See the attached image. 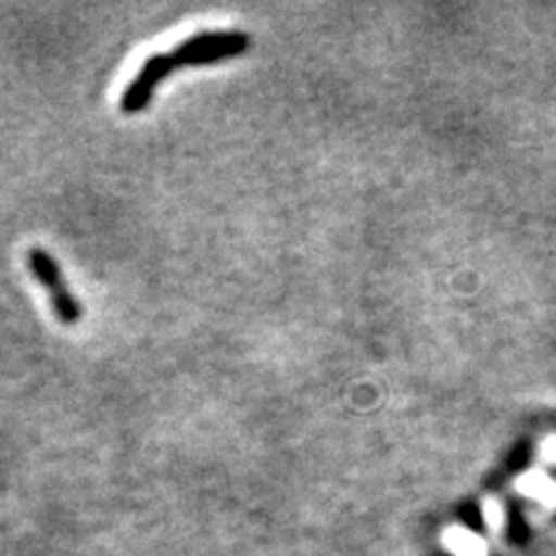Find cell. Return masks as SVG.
I'll return each instance as SVG.
<instances>
[{
	"instance_id": "3957f363",
	"label": "cell",
	"mask_w": 556,
	"mask_h": 556,
	"mask_svg": "<svg viewBox=\"0 0 556 556\" xmlns=\"http://www.w3.org/2000/svg\"><path fill=\"white\" fill-rule=\"evenodd\" d=\"M177 61H174L172 51H155V54H151L142 67L137 70L135 79L126 86V91L121 93V100H118V108L124 114H139L144 112L153 96H155V89L177 70Z\"/></svg>"
},
{
	"instance_id": "5b68a950",
	"label": "cell",
	"mask_w": 556,
	"mask_h": 556,
	"mask_svg": "<svg viewBox=\"0 0 556 556\" xmlns=\"http://www.w3.org/2000/svg\"><path fill=\"white\" fill-rule=\"evenodd\" d=\"M515 490L521 496H529L538 503H543L547 508H556V482L545 471L533 468V471L519 476L515 480Z\"/></svg>"
},
{
	"instance_id": "52a82bcc",
	"label": "cell",
	"mask_w": 556,
	"mask_h": 556,
	"mask_svg": "<svg viewBox=\"0 0 556 556\" xmlns=\"http://www.w3.org/2000/svg\"><path fill=\"white\" fill-rule=\"evenodd\" d=\"M541 459L543 462H547V464H556V437H547V439H543V443H541Z\"/></svg>"
},
{
	"instance_id": "6da1fadb",
	"label": "cell",
	"mask_w": 556,
	"mask_h": 556,
	"mask_svg": "<svg viewBox=\"0 0 556 556\" xmlns=\"http://www.w3.org/2000/svg\"><path fill=\"white\" fill-rule=\"evenodd\" d=\"M249 49L251 35L243 30H202L179 42L172 56L179 67H200L237 59Z\"/></svg>"
},
{
	"instance_id": "8992f818",
	"label": "cell",
	"mask_w": 556,
	"mask_h": 556,
	"mask_svg": "<svg viewBox=\"0 0 556 556\" xmlns=\"http://www.w3.org/2000/svg\"><path fill=\"white\" fill-rule=\"evenodd\" d=\"M482 517H484V525L492 533H501L506 529V508H503V503L498 498H484L482 501Z\"/></svg>"
},
{
	"instance_id": "7a4b0ae2",
	"label": "cell",
	"mask_w": 556,
	"mask_h": 556,
	"mask_svg": "<svg viewBox=\"0 0 556 556\" xmlns=\"http://www.w3.org/2000/svg\"><path fill=\"white\" fill-rule=\"evenodd\" d=\"M28 269L35 276V281H38L47 292H49V302L51 308H54L59 323L73 327L81 320L84 316V308L79 304V300L75 298L73 292H70L61 265L54 260L49 251L40 249V247H33L28 251Z\"/></svg>"
},
{
	"instance_id": "277c9868",
	"label": "cell",
	"mask_w": 556,
	"mask_h": 556,
	"mask_svg": "<svg viewBox=\"0 0 556 556\" xmlns=\"http://www.w3.org/2000/svg\"><path fill=\"white\" fill-rule=\"evenodd\" d=\"M441 541L452 556H490V547H486L484 538L459 525L447 527L441 535Z\"/></svg>"
}]
</instances>
